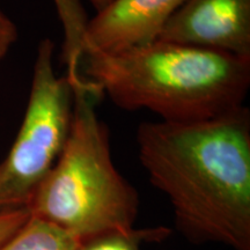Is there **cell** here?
<instances>
[{"instance_id":"1","label":"cell","mask_w":250,"mask_h":250,"mask_svg":"<svg viewBox=\"0 0 250 250\" xmlns=\"http://www.w3.org/2000/svg\"><path fill=\"white\" fill-rule=\"evenodd\" d=\"M152 186L195 245L250 250V110L195 123L145 122L136 134Z\"/></svg>"},{"instance_id":"2","label":"cell","mask_w":250,"mask_h":250,"mask_svg":"<svg viewBox=\"0 0 250 250\" xmlns=\"http://www.w3.org/2000/svg\"><path fill=\"white\" fill-rule=\"evenodd\" d=\"M81 73L117 107L145 109L167 123L223 116L245 105L250 88V58L159 40L87 54Z\"/></svg>"},{"instance_id":"3","label":"cell","mask_w":250,"mask_h":250,"mask_svg":"<svg viewBox=\"0 0 250 250\" xmlns=\"http://www.w3.org/2000/svg\"><path fill=\"white\" fill-rule=\"evenodd\" d=\"M70 83L73 112L67 140L27 210L79 241L130 232L138 217L139 196L112 162L109 130L95 109L103 94L85 77Z\"/></svg>"},{"instance_id":"4","label":"cell","mask_w":250,"mask_h":250,"mask_svg":"<svg viewBox=\"0 0 250 250\" xmlns=\"http://www.w3.org/2000/svg\"><path fill=\"white\" fill-rule=\"evenodd\" d=\"M55 43H39L26 112L12 147L0 162V210L26 208L54 167L70 132L73 90L54 67Z\"/></svg>"},{"instance_id":"5","label":"cell","mask_w":250,"mask_h":250,"mask_svg":"<svg viewBox=\"0 0 250 250\" xmlns=\"http://www.w3.org/2000/svg\"><path fill=\"white\" fill-rule=\"evenodd\" d=\"M156 40L250 58V0H187Z\"/></svg>"},{"instance_id":"6","label":"cell","mask_w":250,"mask_h":250,"mask_svg":"<svg viewBox=\"0 0 250 250\" xmlns=\"http://www.w3.org/2000/svg\"><path fill=\"white\" fill-rule=\"evenodd\" d=\"M187 0H114L88 19L83 56L110 54L158 39L171 15Z\"/></svg>"},{"instance_id":"7","label":"cell","mask_w":250,"mask_h":250,"mask_svg":"<svg viewBox=\"0 0 250 250\" xmlns=\"http://www.w3.org/2000/svg\"><path fill=\"white\" fill-rule=\"evenodd\" d=\"M79 240L57 225L30 215L0 250H77Z\"/></svg>"},{"instance_id":"8","label":"cell","mask_w":250,"mask_h":250,"mask_svg":"<svg viewBox=\"0 0 250 250\" xmlns=\"http://www.w3.org/2000/svg\"><path fill=\"white\" fill-rule=\"evenodd\" d=\"M170 229L167 227H154L130 232H111L79 241L77 250H140L146 242H161L167 239Z\"/></svg>"},{"instance_id":"9","label":"cell","mask_w":250,"mask_h":250,"mask_svg":"<svg viewBox=\"0 0 250 250\" xmlns=\"http://www.w3.org/2000/svg\"><path fill=\"white\" fill-rule=\"evenodd\" d=\"M62 31L67 36H76L83 31L87 15L81 0H54Z\"/></svg>"},{"instance_id":"10","label":"cell","mask_w":250,"mask_h":250,"mask_svg":"<svg viewBox=\"0 0 250 250\" xmlns=\"http://www.w3.org/2000/svg\"><path fill=\"white\" fill-rule=\"evenodd\" d=\"M29 217V211L26 208L0 210V247L18 232Z\"/></svg>"},{"instance_id":"11","label":"cell","mask_w":250,"mask_h":250,"mask_svg":"<svg viewBox=\"0 0 250 250\" xmlns=\"http://www.w3.org/2000/svg\"><path fill=\"white\" fill-rule=\"evenodd\" d=\"M18 28L0 8V61L7 55L18 40Z\"/></svg>"},{"instance_id":"12","label":"cell","mask_w":250,"mask_h":250,"mask_svg":"<svg viewBox=\"0 0 250 250\" xmlns=\"http://www.w3.org/2000/svg\"><path fill=\"white\" fill-rule=\"evenodd\" d=\"M88 1L90 2V5H92V7L95 9L96 13H98V12H101L102 9L108 7L114 0H88Z\"/></svg>"}]
</instances>
